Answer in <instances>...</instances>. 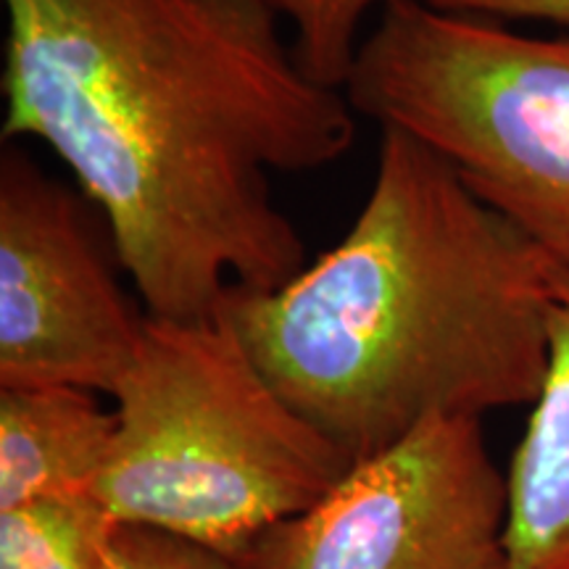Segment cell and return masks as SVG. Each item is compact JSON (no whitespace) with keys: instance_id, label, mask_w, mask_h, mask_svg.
Returning a JSON list of instances; mask_svg holds the SVG:
<instances>
[{"instance_id":"6da1fadb","label":"cell","mask_w":569,"mask_h":569,"mask_svg":"<svg viewBox=\"0 0 569 569\" xmlns=\"http://www.w3.org/2000/svg\"><path fill=\"white\" fill-rule=\"evenodd\" d=\"M3 142L38 140L109 227L156 319H201L232 290L306 267L274 174L353 148L346 92L315 80L248 0H3Z\"/></svg>"},{"instance_id":"7a4b0ae2","label":"cell","mask_w":569,"mask_h":569,"mask_svg":"<svg viewBox=\"0 0 569 569\" xmlns=\"http://www.w3.org/2000/svg\"><path fill=\"white\" fill-rule=\"evenodd\" d=\"M372 190L330 251L224 315L272 388L356 461L440 417L536 403L551 261L446 159L380 130Z\"/></svg>"},{"instance_id":"3957f363","label":"cell","mask_w":569,"mask_h":569,"mask_svg":"<svg viewBox=\"0 0 569 569\" xmlns=\"http://www.w3.org/2000/svg\"><path fill=\"white\" fill-rule=\"evenodd\" d=\"M111 398L117 432L92 490L106 517L232 559L322 501L353 467L277 393L224 309L148 317Z\"/></svg>"},{"instance_id":"277c9868","label":"cell","mask_w":569,"mask_h":569,"mask_svg":"<svg viewBox=\"0 0 569 569\" xmlns=\"http://www.w3.org/2000/svg\"><path fill=\"white\" fill-rule=\"evenodd\" d=\"M346 98L422 142L569 269V32L528 34L427 0H390L361 40Z\"/></svg>"},{"instance_id":"5b68a950","label":"cell","mask_w":569,"mask_h":569,"mask_svg":"<svg viewBox=\"0 0 569 569\" xmlns=\"http://www.w3.org/2000/svg\"><path fill=\"white\" fill-rule=\"evenodd\" d=\"M111 232L82 190L21 142L0 151V388L113 396L148 311L127 293Z\"/></svg>"},{"instance_id":"8992f818","label":"cell","mask_w":569,"mask_h":569,"mask_svg":"<svg viewBox=\"0 0 569 569\" xmlns=\"http://www.w3.org/2000/svg\"><path fill=\"white\" fill-rule=\"evenodd\" d=\"M509 480L482 419H432L261 532L246 569H509Z\"/></svg>"},{"instance_id":"52a82bcc","label":"cell","mask_w":569,"mask_h":569,"mask_svg":"<svg viewBox=\"0 0 569 569\" xmlns=\"http://www.w3.org/2000/svg\"><path fill=\"white\" fill-rule=\"evenodd\" d=\"M509 569H569V269L551 267L549 367L509 467Z\"/></svg>"},{"instance_id":"ba28073f","label":"cell","mask_w":569,"mask_h":569,"mask_svg":"<svg viewBox=\"0 0 569 569\" xmlns=\"http://www.w3.org/2000/svg\"><path fill=\"white\" fill-rule=\"evenodd\" d=\"M117 415L80 388H0V511L92 496Z\"/></svg>"},{"instance_id":"9c48e42d","label":"cell","mask_w":569,"mask_h":569,"mask_svg":"<svg viewBox=\"0 0 569 569\" xmlns=\"http://www.w3.org/2000/svg\"><path fill=\"white\" fill-rule=\"evenodd\" d=\"M111 525L96 496L0 511V569H98Z\"/></svg>"},{"instance_id":"30bf717a","label":"cell","mask_w":569,"mask_h":569,"mask_svg":"<svg viewBox=\"0 0 569 569\" xmlns=\"http://www.w3.org/2000/svg\"><path fill=\"white\" fill-rule=\"evenodd\" d=\"M274 13L298 59L319 82L343 90L361 40L390 0H248Z\"/></svg>"},{"instance_id":"8fae6325","label":"cell","mask_w":569,"mask_h":569,"mask_svg":"<svg viewBox=\"0 0 569 569\" xmlns=\"http://www.w3.org/2000/svg\"><path fill=\"white\" fill-rule=\"evenodd\" d=\"M98 569H246L238 559L172 532L111 525L103 536Z\"/></svg>"},{"instance_id":"7c38bea8","label":"cell","mask_w":569,"mask_h":569,"mask_svg":"<svg viewBox=\"0 0 569 569\" xmlns=\"http://www.w3.org/2000/svg\"><path fill=\"white\" fill-rule=\"evenodd\" d=\"M427 3L480 13L498 21H546L569 30V0H427Z\"/></svg>"}]
</instances>
